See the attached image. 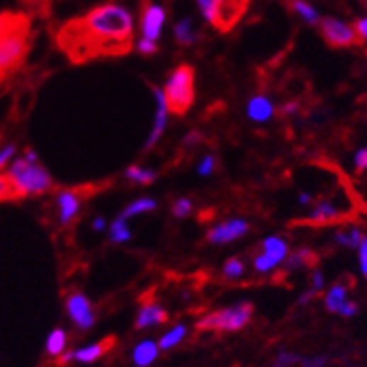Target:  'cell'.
I'll return each mask as SVG.
<instances>
[{"label": "cell", "instance_id": "35", "mask_svg": "<svg viewBox=\"0 0 367 367\" xmlns=\"http://www.w3.org/2000/svg\"><path fill=\"white\" fill-rule=\"evenodd\" d=\"M358 262H360V270H362L363 278L367 279V235H363L360 246H358Z\"/></svg>", "mask_w": 367, "mask_h": 367}, {"label": "cell", "instance_id": "46", "mask_svg": "<svg viewBox=\"0 0 367 367\" xmlns=\"http://www.w3.org/2000/svg\"><path fill=\"white\" fill-rule=\"evenodd\" d=\"M92 227H94V231H103L105 227H107V223H105V220L103 218H96L94 221H92Z\"/></svg>", "mask_w": 367, "mask_h": 367}, {"label": "cell", "instance_id": "22", "mask_svg": "<svg viewBox=\"0 0 367 367\" xmlns=\"http://www.w3.org/2000/svg\"><path fill=\"white\" fill-rule=\"evenodd\" d=\"M157 208V203L150 197H141V199L133 201L126 208L122 210V218L124 220H130V218H135V215H141V214H148V212H152V210Z\"/></svg>", "mask_w": 367, "mask_h": 367}, {"label": "cell", "instance_id": "29", "mask_svg": "<svg viewBox=\"0 0 367 367\" xmlns=\"http://www.w3.org/2000/svg\"><path fill=\"white\" fill-rule=\"evenodd\" d=\"M246 273V264L240 261V259H229L223 266V276L227 279H238Z\"/></svg>", "mask_w": 367, "mask_h": 367}, {"label": "cell", "instance_id": "10", "mask_svg": "<svg viewBox=\"0 0 367 367\" xmlns=\"http://www.w3.org/2000/svg\"><path fill=\"white\" fill-rule=\"evenodd\" d=\"M167 13L159 4L145 2L141 10V34L150 42H156L162 38L163 25H165Z\"/></svg>", "mask_w": 367, "mask_h": 367}, {"label": "cell", "instance_id": "7", "mask_svg": "<svg viewBox=\"0 0 367 367\" xmlns=\"http://www.w3.org/2000/svg\"><path fill=\"white\" fill-rule=\"evenodd\" d=\"M320 34L332 47H351L358 42V34L354 26L346 25L336 17H324L319 23Z\"/></svg>", "mask_w": 367, "mask_h": 367}, {"label": "cell", "instance_id": "38", "mask_svg": "<svg viewBox=\"0 0 367 367\" xmlns=\"http://www.w3.org/2000/svg\"><path fill=\"white\" fill-rule=\"evenodd\" d=\"M354 167H356V171H366L367 169V147L360 148L354 154Z\"/></svg>", "mask_w": 367, "mask_h": 367}, {"label": "cell", "instance_id": "1", "mask_svg": "<svg viewBox=\"0 0 367 367\" xmlns=\"http://www.w3.org/2000/svg\"><path fill=\"white\" fill-rule=\"evenodd\" d=\"M133 38V16L120 4H101L62 30L69 51L81 55H118L130 49Z\"/></svg>", "mask_w": 367, "mask_h": 367}, {"label": "cell", "instance_id": "13", "mask_svg": "<svg viewBox=\"0 0 367 367\" xmlns=\"http://www.w3.org/2000/svg\"><path fill=\"white\" fill-rule=\"evenodd\" d=\"M246 113H247V118H249V120L262 124V122H268L270 118H272L273 113H276V109H273V103L270 101V98H266V96H262V94H257V96H253L252 100L247 101Z\"/></svg>", "mask_w": 367, "mask_h": 367}, {"label": "cell", "instance_id": "28", "mask_svg": "<svg viewBox=\"0 0 367 367\" xmlns=\"http://www.w3.org/2000/svg\"><path fill=\"white\" fill-rule=\"evenodd\" d=\"M126 179L130 180V182H135V184H152L154 180L157 179V174L154 173L152 169L131 165V167H128L126 171Z\"/></svg>", "mask_w": 367, "mask_h": 367}, {"label": "cell", "instance_id": "48", "mask_svg": "<svg viewBox=\"0 0 367 367\" xmlns=\"http://www.w3.org/2000/svg\"><path fill=\"white\" fill-rule=\"evenodd\" d=\"M72 360H74V351L66 352L64 356H60V363H62V366H64V363H69Z\"/></svg>", "mask_w": 367, "mask_h": 367}, {"label": "cell", "instance_id": "49", "mask_svg": "<svg viewBox=\"0 0 367 367\" xmlns=\"http://www.w3.org/2000/svg\"><path fill=\"white\" fill-rule=\"evenodd\" d=\"M363 4H366V8H367V0H363Z\"/></svg>", "mask_w": 367, "mask_h": 367}, {"label": "cell", "instance_id": "25", "mask_svg": "<svg viewBox=\"0 0 367 367\" xmlns=\"http://www.w3.org/2000/svg\"><path fill=\"white\" fill-rule=\"evenodd\" d=\"M363 238V232L358 227H349L346 231H337L334 235V240L343 247H351V249H358L360 242Z\"/></svg>", "mask_w": 367, "mask_h": 367}, {"label": "cell", "instance_id": "15", "mask_svg": "<svg viewBox=\"0 0 367 367\" xmlns=\"http://www.w3.org/2000/svg\"><path fill=\"white\" fill-rule=\"evenodd\" d=\"M113 341L115 339H103L100 341V343H94V345L83 346V349H79V351H74V360L83 363L96 362V360H100L105 352L113 346Z\"/></svg>", "mask_w": 367, "mask_h": 367}, {"label": "cell", "instance_id": "23", "mask_svg": "<svg viewBox=\"0 0 367 367\" xmlns=\"http://www.w3.org/2000/svg\"><path fill=\"white\" fill-rule=\"evenodd\" d=\"M66 343H68L66 332L62 328H55L45 341V351H47L49 356H60L66 351Z\"/></svg>", "mask_w": 367, "mask_h": 367}, {"label": "cell", "instance_id": "30", "mask_svg": "<svg viewBox=\"0 0 367 367\" xmlns=\"http://www.w3.org/2000/svg\"><path fill=\"white\" fill-rule=\"evenodd\" d=\"M278 266L279 262H276L272 257L264 255V253H261V255H257V257L253 259V268H255L259 273H268L270 270H273V268Z\"/></svg>", "mask_w": 367, "mask_h": 367}, {"label": "cell", "instance_id": "5", "mask_svg": "<svg viewBox=\"0 0 367 367\" xmlns=\"http://www.w3.org/2000/svg\"><path fill=\"white\" fill-rule=\"evenodd\" d=\"M201 16L220 30H231L246 13L249 0H197Z\"/></svg>", "mask_w": 367, "mask_h": 367}, {"label": "cell", "instance_id": "37", "mask_svg": "<svg viewBox=\"0 0 367 367\" xmlns=\"http://www.w3.org/2000/svg\"><path fill=\"white\" fill-rule=\"evenodd\" d=\"M356 313H358L356 302H352V300H346L345 304L341 305V310L337 315H341V317H346V319H351V317H354Z\"/></svg>", "mask_w": 367, "mask_h": 367}, {"label": "cell", "instance_id": "32", "mask_svg": "<svg viewBox=\"0 0 367 367\" xmlns=\"http://www.w3.org/2000/svg\"><path fill=\"white\" fill-rule=\"evenodd\" d=\"M17 154V147L16 145H6V147L0 148V171H4L8 169L11 162H13V157Z\"/></svg>", "mask_w": 367, "mask_h": 367}, {"label": "cell", "instance_id": "36", "mask_svg": "<svg viewBox=\"0 0 367 367\" xmlns=\"http://www.w3.org/2000/svg\"><path fill=\"white\" fill-rule=\"evenodd\" d=\"M137 51L141 52V55H154V52L157 51V43L150 42L147 38H141V40L137 42Z\"/></svg>", "mask_w": 367, "mask_h": 367}, {"label": "cell", "instance_id": "39", "mask_svg": "<svg viewBox=\"0 0 367 367\" xmlns=\"http://www.w3.org/2000/svg\"><path fill=\"white\" fill-rule=\"evenodd\" d=\"M324 273L320 272V270H315L313 276H311V288H313L315 293H320L324 288Z\"/></svg>", "mask_w": 367, "mask_h": 367}, {"label": "cell", "instance_id": "16", "mask_svg": "<svg viewBox=\"0 0 367 367\" xmlns=\"http://www.w3.org/2000/svg\"><path fill=\"white\" fill-rule=\"evenodd\" d=\"M261 247L264 255L272 257L273 261L279 262V264H283L285 259H287L288 255V244L281 236H266V238L262 240Z\"/></svg>", "mask_w": 367, "mask_h": 367}, {"label": "cell", "instance_id": "45", "mask_svg": "<svg viewBox=\"0 0 367 367\" xmlns=\"http://www.w3.org/2000/svg\"><path fill=\"white\" fill-rule=\"evenodd\" d=\"M317 294H319V293H315L313 288H310V290H305V293L300 296L298 302H300V304H307V302H310V300H313Z\"/></svg>", "mask_w": 367, "mask_h": 367}, {"label": "cell", "instance_id": "34", "mask_svg": "<svg viewBox=\"0 0 367 367\" xmlns=\"http://www.w3.org/2000/svg\"><path fill=\"white\" fill-rule=\"evenodd\" d=\"M10 197H16L13 186H11L10 179H8L6 174L0 173V201L10 199Z\"/></svg>", "mask_w": 367, "mask_h": 367}, {"label": "cell", "instance_id": "9", "mask_svg": "<svg viewBox=\"0 0 367 367\" xmlns=\"http://www.w3.org/2000/svg\"><path fill=\"white\" fill-rule=\"evenodd\" d=\"M247 232H249V223L242 218H232V220L221 221V223L212 227L206 238H208L210 244L223 246V244H231L242 236H246Z\"/></svg>", "mask_w": 367, "mask_h": 367}, {"label": "cell", "instance_id": "3", "mask_svg": "<svg viewBox=\"0 0 367 367\" xmlns=\"http://www.w3.org/2000/svg\"><path fill=\"white\" fill-rule=\"evenodd\" d=\"M28 47V23L25 17L16 16L8 30L0 36V79L17 68Z\"/></svg>", "mask_w": 367, "mask_h": 367}, {"label": "cell", "instance_id": "12", "mask_svg": "<svg viewBox=\"0 0 367 367\" xmlns=\"http://www.w3.org/2000/svg\"><path fill=\"white\" fill-rule=\"evenodd\" d=\"M57 206H58V221L60 225H69L75 220L81 208V197L75 191H60L57 195Z\"/></svg>", "mask_w": 367, "mask_h": 367}, {"label": "cell", "instance_id": "4", "mask_svg": "<svg viewBox=\"0 0 367 367\" xmlns=\"http://www.w3.org/2000/svg\"><path fill=\"white\" fill-rule=\"evenodd\" d=\"M165 100L169 103L171 113L184 115L193 105L195 100V72L191 66L182 64L174 68L167 77L165 89H163Z\"/></svg>", "mask_w": 367, "mask_h": 367}, {"label": "cell", "instance_id": "11", "mask_svg": "<svg viewBox=\"0 0 367 367\" xmlns=\"http://www.w3.org/2000/svg\"><path fill=\"white\" fill-rule=\"evenodd\" d=\"M154 101H156V113H154V124L152 130L148 133L147 141H145V150L152 148L159 139H162L163 131L167 128L169 124V103L165 100V94H163V89H154Z\"/></svg>", "mask_w": 367, "mask_h": 367}, {"label": "cell", "instance_id": "2", "mask_svg": "<svg viewBox=\"0 0 367 367\" xmlns=\"http://www.w3.org/2000/svg\"><path fill=\"white\" fill-rule=\"evenodd\" d=\"M6 176L10 179L16 195H42L52 186L51 174L40 162H30L25 156L13 157V162L6 169Z\"/></svg>", "mask_w": 367, "mask_h": 367}, {"label": "cell", "instance_id": "26", "mask_svg": "<svg viewBox=\"0 0 367 367\" xmlns=\"http://www.w3.org/2000/svg\"><path fill=\"white\" fill-rule=\"evenodd\" d=\"M290 6H293L294 13H298L300 19H304L307 25H319L320 23L319 11L315 10L310 2H305V0H293Z\"/></svg>", "mask_w": 367, "mask_h": 367}, {"label": "cell", "instance_id": "18", "mask_svg": "<svg viewBox=\"0 0 367 367\" xmlns=\"http://www.w3.org/2000/svg\"><path fill=\"white\" fill-rule=\"evenodd\" d=\"M337 218H341V210L332 201H322L307 214V220L315 221V223H328Z\"/></svg>", "mask_w": 367, "mask_h": 367}, {"label": "cell", "instance_id": "42", "mask_svg": "<svg viewBox=\"0 0 367 367\" xmlns=\"http://www.w3.org/2000/svg\"><path fill=\"white\" fill-rule=\"evenodd\" d=\"M13 17H16V16H11V13H0V36H2V34L8 30V26L11 25Z\"/></svg>", "mask_w": 367, "mask_h": 367}, {"label": "cell", "instance_id": "6", "mask_svg": "<svg viewBox=\"0 0 367 367\" xmlns=\"http://www.w3.org/2000/svg\"><path fill=\"white\" fill-rule=\"evenodd\" d=\"M253 317V305L249 302H240L232 307H223L214 313L205 315L197 320V330L201 332H236L249 324Z\"/></svg>", "mask_w": 367, "mask_h": 367}, {"label": "cell", "instance_id": "44", "mask_svg": "<svg viewBox=\"0 0 367 367\" xmlns=\"http://www.w3.org/2000/svg\"><path fill=\"white\" fill-rule=\"evenodd\" d=\"M296 111H298V103H296V101H293V103H285L283 107H281V115L293 116L296 115Z\"/></svg>", "mask_w": 367, "mask_h": 367}, {"label": "cell", "instance_id": "40", "mask_svg": "<svg viewBox=\"0 0 367 367\" xmlns=\"http://www.w3.org/2000/svg\"><path fill=\"white\" fill-rule=\"evenodd\" d=\"M328 358L326 356H313V358H300V363L304 367H322Z\"/></svg>", "mask_w": 367, "mask_h": 367}, {"label": "cell", "instance_id": "33", "mask_svg": "<svg viewBox=\"0 0 367 367\" xmlns=\"http://www.w3.org/2000/svg\"><path fill=\"white\" fill-rule=\"evenodd\" d=\"M197 171H199L201 176H208V174H212L215 171V157L214 156H205L203 159L199 162V165H197Z\"/></svg>", "mask_w": 367, "mask_h": 367}, {"label": "cell", "instance_id": "8", "mask_svg": "<svg viewBox=\"0 0 367 367\" xmlns=\"http://www.w3.org/2000/svg\"><path fill=\"white\" fill-rule=\"evenodd\" d=\"M66 311L79 330H89L94 326L96 315L92 310V302L83 293H69L66 296Z\"/></svg>", "mask_w": 367, "mask_h": 367}, {"label": "cell", "instance_id": "43", "mask_svg": "<svg viewBox=\"0 0 367 367\" xmlns=\"http://www.w3.org/2000/svg\"><path fill=\"white\" fill-rule=\"evenodd\" d=\"M199 142H201L199 131H191V133H188L186 139H184V145H186V147H195V145H199Z\"/></svg>", "mask_w": 367, "mask_h": 367}, {"label": "cell", "instance_id": "41", "mask_svg": "<svg viewBox=\"0 0 367 367\" xmlns=\"http://www.w3.org/2000/svg\"><path fill=\"white\" fill-rule=\"evenodd\" d=\"M354 30H356L358 38H362L367 42V17H360L356 23H354Z\"/></svg>", "mask_w": 367, "mask_h": 367}, {"label": "cell", "instance_id": "27", "mask_svg": "<svg viewBox=\"0 0 367 367\" xmlns=\"http://www.w3.org/2000/svg\"><path fill=\"white\" fill-rule=\"evenodd\" d=\"M186 332H188V328H186V326L176 324L174 328H171L167 334H163L162 339H159V343H157L159 351H169V349H173V346L179 345L180 341L186 337Z\"/></svg>", "mask_w": 367, "mask_h": 367}, {"label": "cell", "instance_id": "47", "mask_svg": "<svg viewBox=\"0 0 367 367\" xmlns=\"http://www.w3.org/2000/svg\"><path fill=\"white\" fill-rule=\"evenodd\" d=\"M298 203H300V205H310L311 195L310 193H300L298 195Z\"/></svg>", "mask_w": 367, "mask_h": 367}, {"label": "cell", "instance_id": "24", "mask_svg": "<svg viewBox=\"0 0 367 367\" xmlns=\"http://www.w3.org/2000/svg\"><path fill=\"white\" fill-rule=\"evenodd\" d=\"M109 238L113 244H124V242L131 240V229L128 225V220H124L122 215H118L109 227Z\"/></svg>", "mask_w": 367, "mask_h": 367}, {"label": "cell", "instance_id": "21", "mask_svg": "<svg viewBox=\"0 0 367 367\" xmlns=\"http://www.w3.org/2000/svg\"><path fill=\"white\" fill-rule=\"evenodd\" d=\"M315 259H317V255L311 249H296V252L288 253L283 264L287 270H300V268L311 266Z\"/></svg>", "mask_w": 367, "mask_h": 367}, {"label": "cell", "instance_id": "31", "mask_svg": "<svg viewBox=\"0 0 367 367\" xmlns=\"http://www.w3.org/2000/svg\"><path fill=\"white\" fill-rule=\"evenodd\" d=\"M191 210H193V203L188 197H180L173 203L174 218H186V215L191 214Z\"/></svg>", "mask_w": 367, "mask_h": 367}, {"label": "cell", "instance_id": "17", "mask_svg": "<svg viewBox=\"0 0 367 367\" xmlns=\"http://www.w3.org/2000/svg\"><path fill=\"white\" fill-rule=\"evenodd\" d=\"M159 354V346H157L156 341H142L133 349V362L139 367H147L154 362Z\"/></svg>", "mask_w": 367, "mask_h": 367}, {"label": "cell", "instance_id": "19", "mask_svg": "<svg viewBox=\"0 0 367 367\" xmlns=\"http://www.w3.org/2000/svg\"><path fill=\"white\" fill-rule=\"evenodd\" d=\"M173 32H174V38H176V42H179L180 45H193V43L199 40V34H197V30H195L193 21H191L189 17L180 19V21L174 25Z\"/></svg>", "mask_w": 367, "mask_h": 367}, {"label": "cell", "instance_id": "14", "mask_svg": "<svg viewBox=\"0 0 367 367\" xmlns=\"http://www.w3.org/2000/svg\"><path fill=\"white\" fill-rule=\"evenodd\" d=\"M163 322H167V311L163 310L162 305L147 304V305H142L139 315H137L135 326L139 328V330H145V328L163 324Z\"/></svg>", "mask_w": 367, "mask_h": 367}, {"label": "cell", "instance_id": "20", "mask_svg": "<svg viewBox=\"0 0 367 367\" xmlns=\"http://www.w3.org/2000/svg\"><path fill=\"white\" fill-rule=\"evenodd\" d=\"M346 294H349V290H346V287L343 283H336L332 288H328V293L324 296L326 310L332 311V313H339L341 305L349 300Z\"/></svg>", "mask_w": 367, "mask_h": 367}]
</instances>
